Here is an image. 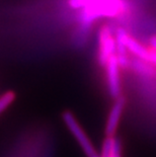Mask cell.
Listing matches in <instances>:
<instances>
[{"label": "cell", "mask_w": 156, "mask_h": 157, "mask_svg": "<svg viewBox=\"0 0 156 157\" xmlns=\"http://www.w3.org/2000/svg\"><path fill=\"white\" fill-rule=\"evenodd\" d=\"M63 120L67 126V128L70 130L71 133L74 135L75 139L80 144L82 150L87 157H101V154H98L97 151L94 149L92 143L89 141V139L86 136L85 132L82 130L81 127H79L78 122L76 121L74 116L71 113L65 112L63 113Z\"/></svg>", "instance_id": "obj_1"}, {"label": "cell", "mask_w": 156, "mask_h": 157, "mask_svg": "<svg viewBox=\"0 0 156 157\" xmlns=\"http://www.w3.org/2000/svg\"><path fill=\"white\" fill-rule=\"evenodd\" d=\"M14 98H15L14 93L11 91L6 92L0 96V115H1L6 109H8V106L11 105L13 101H14Z\"/></svg>", "instance_id": "obj_3"}, {"label": "cell", "mask_w": 156, "mask_h": 157, "mask_svg": "<svg viewBox=\"0 0 156 157\" xmlns=\"http://www.w3.org/2000/svg\"><path fill=\"white\" fill-rule=\"evenodd\" d=\"M128 105V98L126 95L115 99L112 108L109 112L105 124V137H116L120 127L121 119Z\"/></svg>", "instance_id": "obj_2"}]
</instances>
